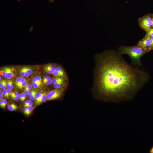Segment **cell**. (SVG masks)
<instances>
[{"label": "cell", "instance_id": "1", "mask_svg": "<svg viewBox=\"0 0 153 153\" xmlns=\"http://www.w3.org/2000/svg\"><path fill=\"white\" fill-rule=\"evenodd\" d=\"M116 51L95 56L94 86L99 94L115 102L129 101L148 81L149 76L129 64Z\"/></svg>", "mask_w": 153, "mask_h": 153}, {"label": "cell", "instance_id": "2", "mask_svg": "<svg viewBox=\"0 0 153 153\" xmlns=\"http://www.w3.org/2000/svg\"><path fill=\"white\" fill-rule=\"evenodd\" d=\"M118 52L120 54H126L129 56L135 67L138 68L142 65L141 60V57L146 53L137 45L120 46L118 48Z\"/></svg>", "mask_w": 153, "mask_h": 153}, {"label": "cell", "instance_id": "3", "mask_svg": "<svg viewBox=\"0 0 153 153\" xmlns=\"http://www.w3.org/2000/svg\"><path fill=\"white\" fill-rule=\"evenodd\" d=\"M138 23L140 27L147 32L152 28V14H149L139 18Z\"/></svg>", "mask_w": 153, "mask_h": 153}, {"label": "cell", "instance_id": "4", "mask_svg": "<svg viewBox=\"0 0 153 153\" xmlns=\"http://www.w3.org/2000/svg\"><path fill=\"white\" fill-rule=\"evenodd\" d=\"M137 45L146 52L151 50L152 43L150 36L146 34L142 39L138 42Z\"/></svg>", "mask_w": 153, "mask_h": 153}, {"label": "cell", "instance_id": "5", "mask_svg": "<svg viewBox=\"0 0 153 153\" xmlns=\"http://www.w3.org/2000/svg\"><path fill=\"white\" fill-rule=\"evenodd\" d=\"M64 90L63 88H56L49 92L47 95V100H54L60 98L62 95Z\"/></svg>", "mask_w": 153, "mask_h": 153}, {"label": "cell", "instance_id": "6", "mask_svg": "<svg viewBox=\"0 0 153 153\" xmlns=\"http://www.w3.org/2000/svg\"><path fill=\"white\" fill-rule=\"evenodd\" d=\"M47 94L46 93H43L40 99L36 102L34 103L35 105L37 106L45 102L47 100Z\"/></svg>", "mask_w": 153, "mask_h": 153}, {"label": "cell", "instance_id": "7", "mask_svg": "<svg viewBox=\"0 0 153 153\" xmlns=\"http://www.w3.org/2000/svg\"><path fill=\"white\" fill-rule=\"evenodd\" d=\"M26 74L25 76L26 77L29 76L33 73L34 69L31 66H25Z\"/></svg>", "mask_w": 153, "mask_h": 153}, {"label": "cell", "instance_id": "8", "mask_svg": "<svg viewBox=\"0 0 153 153\" xmlns=\"http://www.w3.org/2000/svg\"><path fill=\"white\" fill-rule=\"evenodd\" d=\"M13 70L10 67H7V75L6 78L7 79H11L14 76Z\"/></svg>", "mask_w": 153, "mask_h": 153}, {"label": "cell", "instance_id": "9", "mask_svg": "<svg viewBox=\"0 0 153 153\" xmlns=\"http://www.w3.org/2000/svg\"><path fill=\"white\" fill-rule=\"evenodd\" d=\"M55 71H58L61 75L63 78L65 79L66 78V75L64 70L61 66H58L57 67Z\"/></svg>", "mask_w": 153, "mask_h": 153}, {"label": "cell", "instance_id": "10", "mask_svg": "<svg viewBox=\"0 0 153 153\" xmlns=\"http://www.w3.org/2000/svg\"><path fill=\"white\" fill-rule=\"evenodd\" d=\"M65 81L64 79L54 76L52 78V84L53 85L56 83L63 82Z\"/></svg>", "mask_w": 153, "mask_h": 153}, {"label": "cell", "instance_id": "11", "mask_svg": "<svg viewBox=\"0 0 153 153\" xmlns=\"http://www.w3.org/2000/svg\"><path fill=\"white\" fill-rule=\"evenodd\" d=\"M66 85V83L65 81L63 82L56 83L53 85V86L55 88H64Z\"/></svg>", "mask_w": 153, "mask_h": 153}, {"label": "cell", "instance_id": "12", "mask_svg": "<svg viewBox=\"0 0 153 153\" xmlns=\"http://www.w3.org/2000/svg\"><path fill=\"white\" fill-rule=\"evenodd\" d=\"M43 69L46 72L49 74H53L54 71L50 67L48 64L45 65L43 67Z\"/></svg>", "mask_w": 153, "mask_h": 153}, {"label": "cell", "instance_id": "13", "mask_svg": "<svg viewBox=\"0 0 153 153\" xmlns=\"http://www.w3.org/2000/svg\"><path fill=\"white\" fill-rule=\"evenodd\" d=\"M37 91L35 89H33L30 92L29 97L30 100L32 101H33L35 99V96Z\"/></svg>", "mask_w": 153, "mask_h": 153}, {"label": "cell", "instance_id": "14", "mask_svg": "<svg viewBox=\"0 0 153 153\" xmlns=\"http://www.w3.org/2000/svg\"><path fill=\"white\" fill-rule=\"evenodd\" d=\"M7 108L8 110L10 111H14L18 109V106L16 105L13 103L8 105Z\"/></svg>", "mask_w": 153, "mask_h": 153}, {"label": "cell", "instance_id": "15", "mask_svg": "<svg viewBox=\"0 0 153 153\" xmlns=\"http://www.w3.org/2000/svg\"><path fill=\"white\" fill-rule=\"evenodd\" d=\"M32 81L33 82L42 83V82L41 77L39 75H37L32 79Z\"/></svg>", "mask_w": 153, "mask_h": 153}, {"label": "cell", "instance_id": "16", "mask_svg": "<svg viewBox=\"0 0 153 153\" xmlns=\"http://www.w3.org/2000/svg\"><path fill=\"white\" fill-rule=\"evenodd\" d=\"M7 67H4L0 70V74L3 77L6 78L7 75Z\"/></svg>", "mask_w": 153, "mask_h": 153}, {"label": "cell", "instance_id": "17", "mask_svg": "<svg viewBox=\"0 0 153 153\" xmlns=\"http://www.w3.org/2000/svg\"><path fill=\"white\" fill-rule=\"evenodd\" d=\"M42 94L39 92H37L36 93L35 96L34 103L36 102L40 99L42 96Z\"/></svg>", "mask_w": 153, "mask_h": 153}, {"label": "cell", "instance_id": "18", "mask_svg": "<svg viewBox=\"0 0 153 153\" xmlns=\"http://www.w3.org/2000/svg\"><path fill=\"white\" fill-rule=\"evenodd\" d=\"M7 87L8 89H12L14 87V85L12 80H9L7 82Z\"/></svg>", "mask_w": 153, "mask_h": 153}, {"label": "cell", "instance_id": "19", "mask_svg": "<svg viewBox=\"0 0 153 153\" xmlns=\"http://www.w3.org/2000/svg\"><path fill=\"white\" fill-rule=\"evenodd\" d=\"M20 74L22 77L25 76L26 67L25 66L22 67L20 70Z\"/></svg>", "mask_w": 153, "mask_h": 153}, {"label": "cell", "instance_id": "20", "mask_svg": "<svg viewBox=\"0 0 153 153\" xmlns=\"http://www.w3.org/2000/svg\"><path fill=\"white\" fill-rule=\"evenodd\" d=\"M31 85L34 88H38L41 87V85H42V83L32 82Z\"/></svg>", "mask_w": 153, "mask_h": 153}, {"label": "cell", "instance_id": "21", "mask_svg": "<svg viewBox=\"0 0 153 153\" xmlns=\"http://www.w3.org/2000/svg\"><path fill=\"white\" fill-rule=\"evenodd\" d=\"M26 95L24 92L21 93L19 95V99L21 101H24L26 98Z\"/></svg>", "mask_w": 153, "mask_h": 153}, {"label": "cell", "instance_id": "22", "mask_svg": "<svg viewBox=\"0 0 153 153\" xmlns=\"http://www.w3.org/2000/svg\"><path fill=\"white\" fill-rule=\"evenodd\" d=\"M27 116H29L34 109V107L33 106H31L27 107Z\"/></svg>", "mask_w": 153, "mask_h": 153}, {"label": "cell", "instance_id": "23", "mask_svg": "<svg viewBox=\"0 0 153 153\" xmlns=\"http://www.w3.org/2000/svg\"><path fill=\"white\" fill-rule=\"evenodd\" d=\"M3 94L5 96L7 99H9V95L7 91V89H5L4 90Z\"/></svg>", "mask_w": 153, "mask_h": 153}, {"label": "cell", "instance_id": "24", "mask_svg": "<svg viewBox=\"0 0 153 153\" xmlns=\"http://www.w3.org/2000/svg\"><path fill=\"white\" fill-rule=\"evenodd\" d=\"M42 81L43 83L47 85H50L52 84V79Z\"/></svg>", "mask_w": 153, "mask_h": 153}, {"label": "cell", "instance_id": "25", "mask_svg": "<svg viewBox=\"0 0 153 153\" xmlns=\"http://www.w3.org/2000/svg\"><path fill=\"white\" fill-rule=\"evenodd\" d=\"M27 84V82L26 81L24 82L21 84L19 85L17 87V88H18L19 89H22L23 88L25 87Z\"/></svg>", "mask_w": 153, "mask_h": 153}, {"label": "cell", "instance_id": "26", "mask_svg": "<svg viewBox=\"0 0 153 153\" xmlns=\"http://www.w3.org/2000/svg\"><path fill=\"white\" fill-rule=\"evenodd\" d=\"M146 32V34L149 35L150 36H153V28H152L150 29Z\"/></svg>", "mask_w": 153, "mask_h": 153}, {"label": "cell", "instance_id": "27", "mask_svg": "<svg viewBox=\"0 0 153 153\" xmlns=\"http://www.w3.org/2000/svg\"><path fill=\"white\" fill-rule=\"evenodd\" d=\"M24 88V92L26 94V95L27 96L29 95L30 91L29 90L26 86Z\"/></svg>", "mask_w": 153, "mask_h": 153}, {"label": "cell", "instance_id": "28", "mask_svg": "<svg viewBox=\"0 0 153 153\" xmlns=\"http://www.w3.org/2000/svg\"><path fill=\"white\" fill-rule=\"evenodd\" d=\"M50 67L54 71L56 70L57 67L55 65L51 63L48 64Z\"/></svg>", "mask_w": 153, "mask_h": 153}, {"label": "cell", "instance_id": "29", "mask_svg": "<svg viewBox=\"0 0 153 153\" xmlns=\"http://www.w3.org/2000/svg\"><path fill=\"white\" fill-rule=\"evenodd\" d=\"M22 78L23 77H18L16 79L15 82V84L16 86L18 84Z\"/></svg>", "mask_w": 153, "mask_h": 153}, {"label": "cell", "instance_id": "30", "mask_svg": "<svg viewBox=\"0 0 153 153\" xmlns=\"http://www.w3.org/2000/svg\"><path fill=\"white\" fill-rule=\"evenodd\" d=\"M52 79V78L49 76H44L42 78V80H49Z\"/></svg>", "mask_w": 153, "mask_h": 153}, {"label": "cell", "instance_id": "31", "mask_svg": "<svg viewBox=\"0 0 153 153\" xmlns=\"http://www.w3.org/2000/svg\"><path fill=\"white\" fill-rule=\"evenodd\" d=\"M20 94L18 92H14L12 93L10 96H19Z\"/></svg>", "mask_w": 153, "mask_h": 153}, {"label": "cell", "instance_id": "32", "mask_svg": "<svg viewBox=\"0 0 153 153\" xmlns=\"http://www.w3.org/2000/svg\"><path fill=\"white\" fill-rule=\"evenodd\" d=\"M11 99L15 101H18L19 99V96H11Z\"/></svg>", "mask_w": 153, "mask_h": 153}, {"label": "cell", "instance_id": "33", "mask_svg": "<svg viewBox=\"0 0 153 153\" xmlns=\"http://www.w3.org/2000/svg\"><path fill=\"white\" fill-rule=\"evenodd\" d=\"M24 113L27 116V109L26 107H24L23 109Z\"/></svg>", "mask_w": 153, "mask_h": 153}, {"label": "cell", "instance_id": "34", "mask_svg": "<svg viewBox=\"0 0 153 153\" xmlns=\"http://www.w3.org/2000/svg\"><path fill=\"white\" fill-rule=\"evenodd\" d=\"M26 81V79L25 78H23L22 80L20 81L18 83V84L17 85H16V87H17L18 86L21 84H22L25 82Z\"/></svg>", "mask_w": 153, "mask_h": 153}, {"label": "cell", "instance_id": "35", "mask_svg": "<svg viewBox=\"0 0 153 153\" xmlns=\"http://www.w3.org/2000/svg\"><path fill=\"white\" fill-rule=\"evenodd\" d=\"M6 87H7V82L5 81V80L4 84L3 86L1 87V88L2 90H5V89H6Z\"/></svg>", "mask_w": 153, "mask_h": 153}, {"label": "cell", "instance_id": "36", "mask_svg": "<svg viewBox=\"0 0 153 153\" xmlns=\"http://www.w3.org/2000/svg\"><path fill=\"white\" fill-rule=\"evenodd\" d=\"M33 104V103L32 101H30V102L27 105H26L24 107H28L29 106H32Z\"/></svg>", "mask_w": 153, "mask_h": 153}, {"label": "cell", "instance_id": "37", "mask_svg": "<svg viewBox=\"0 0 153 153\" xmlns=\"http://www.w3.org/2000/svg\"><path fill=\"white\" fill-rule=\"evenodd\" d=\"M4 99H3L1 100L0 101V107L3 108V102L4 100Z\"/></svg>", "mask_w": 153, "mask_h": 153}, {"label": "cell", "instance_id": "38", "mask_svg": "<svg viewBox=\"0 0 153 153\" xmlns=\"http://www.w3.org/2000/svg\"><path fill=\"white\" fill-rule=\"evenodd\" d=\"M32 85H31L30 84H27V85L26 86L27 87V88L30 91L32 88Z\"/></svg>", "mask_w": 153, "mask_h": 153}, {"label": "cell", "instance_id": "39", "mask_svg": "<svg viewBox=\"0 0 153 153\" xmlns=\"http://www.w3.org/2000/svg\"><path fill=\"white\" fill-rule=\"evenodd\" d=\"M7 101L5 99L3 102V108H4L5 107V106H6L7 104Z\"/></svg>", "mask_w": 153, "mask_h": 153}, {"label": "cell", "instance_id": "40", "mask_svg": "<svg viewBox=\"0 0 153 153\" xmlns=\"http://www.w3.org/2000/svg\"><path fill=\"white\" fill-rule=\"evenodd\" d=\"M4 82H5V80H0V88H1L3 86L4 84Z\"/></svg>", "mask_w": 153, "mask_h": 153}, {"label": "cell", "instance_id": "41", "mask_svg": "<svg viewBox=\"0 0 153 153\" xmlns=\"http://www.w3.org/2000/svg\"><path fill=\"white\" fill-rule=\"evenodd\" d=\"M31 101L30 100H27L25 101V102L24 103L23 105V107H24L25 105L28 104Z\"/></svg>", "mask_w": 153, "mask_h": 153}, {"label": "cell", "instance_id": "42", "mask_svg": "<svg viewBox=\"0 0 153 153\" xmlns=\"http://www.w3.org/2000/svg\"><path fill=\"white\" fill-rule=\"evenodd\" d=\"M150 38L151 40L152 43V50H153V36H150Z\"/></svg>", "mask_w": 153, "mask_h": 153}, {"label": "cell", "instance_id": "43", "mask_svg": "<svg viewBox=\"0 0 153 153\" xmlns=\"http://www.w3.org/2000/svg\"><path fill=\"white\" fill-rule=\"evenodd\" d=\"M7 91L8 92V93L9 95H10L11 93H12V91L11 89H7Z\"/></svg>", "mask_w": 153, "mask_h": 153}, {"label": "cell", "instance_id": "44", "mask_svg": "<svg viewBox=\"0 0 153 153\" xmlns=\"http://www.w3.org/2000/svg\"><path fill=\"white\" fill-rule=\"evenodd\" d=\"M3 92L1 90H0V96L3 95Z\"/></svg>", "mask_w": 153, "mask_h": 153}, {"label": "cell", "instance_id": "45", "mask_svg": "<svg viewBox=\"0 0 153 153\" xmlns=\"http://www.w3.org/2000/svg\"><path fill=\"white\" fill-rule=\"evenodd\" d=\"M3 97H3V95L0 96V101L1 100L3 99Z\"/></svg>", "mask_w": 153, "mask_h": 153}, {"label": "cell", "instance_id": "46", "mask_svg": "<svg viewBox=\"0 0 153 153\" xmlns=\"http://www.w3.org/2000/svg\"><path fill=\"white\" fill-rule=\"evenodd\" d=\"M150 152L151 153H153V146L152 147V148L151 149Z\"/></svg>", "mask_w": 153, "mask_h": 153}, {"label": "cell", "instance_id": "47", "mask_svg": "<svg viewBox=\"0 0 153 153\" xmlns=\"http://www.w3.org/2000/svg\"><path fill=\"white\" fill-rule=\"evenodd\" d=\"M152 27L153 28V14H152Z\"/></svg>", "mask_w": 153, "mask_h": 153}, {"label": "cell", "instance_id": "48", "mask_svg": "<svg viewBox=\"0 0 153 153\" xmlns=\"http://www.w3.org/2000/svg\"><path fill=\"white\" fill-rule=\"evenodd\" d=\"M0 80H1V75H0Z\"/></svg>", "mask_w": 153, "mask_h": 153}]
</instances>
